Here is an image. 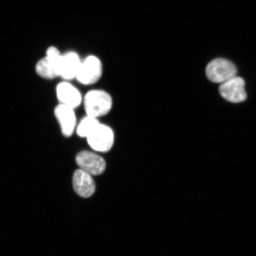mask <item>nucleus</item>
<instances>
[{"label": "nucleus", "mask_w": 256, "mask_h": 256, "mask_svg": "<svg viewBox=\"0 0 256 256\" xmlns=\"http://www.w3.org/2000/svg\"><path fill=\"white\" fill-rule=\"evenodd\" d=\"M86 115L98 118L110 113L113 106V99L108 92L102 90H92L83 98Z\"/></svg>", "instance_id": "f257e3e1"}, {"label": "nucleus", "mask_w": 256, "mask_h": 256, "mask_svg": "<svg viewBox=\"0 0 256 256\" xmlns=\"http://www.w3.org/2000/svg\"><path fill=\"white\" fill-rule=\"evenodd\" d=\"M88 146L94 152H107L114 142V133L107 124H99L92 132L86 138Z\"/></svg>", "instance_id": "f03ea898"}, {"label": "nucleus", "mask_w": 256, "mask_h": 256, "mask_svg": "<svg viewBox=\"0 0 256 256\" xmlns=\"http://www.w3.org/2000/svg\"><path fill=\"white\" fill-rule=\"evenodd\" d=\"M238 72L236 66L230 60L216 58L208 64L206 75L210 82L223 83L234 78Z\"/></svg>", "instance_id": "7ed1b4c3"}, {"label": "nucleus", "mask_w": 256, "mask_h": 256, "mask_svg": "<svg viewBox=\"0 0 256 256\" xmlns=\"http://www.w3.org/2000/svg\"><path fill=\"white\" fill-rule=\"evenodd\" d=\"M103 72V66L100 59L90 56L82 62L76 78L83 85H92L98 82Z\"/></svg>", "instance_id": "20e7f679"}, {"label": "nucleus", "mask_w": 256, "mask_h": 256, "mask_svg": "<svg viewBox=\"0 0 256 256\" xmlns=\"http://www.w3.org/2000/svg\"><path fill=\"white\" fill-rule=\"evenodd\" d=\"M76 162L79 168L92 176L103 174L106 168V162L103 158L89 151L78 153L76 156Z\"/></svg>", "instance_id": "39448f33"}, {"label": "nucleus", "mask_w": 256, "mask_h": 256, "mask_svg": "<svg viewBox=\"0 0 256 256\" xmlns=\"http://www.w3.org/2000/svg\"><path fill=\"white\" fill-rule=\"evenodd\" d=\"M245 82L240 76H236L220 86V95L226 100L232 103L238 104L247 98L245 91Z\"/></svg>", "instance_id": "423d86ee"}, {"label": "nucleus", "mask_w": 256, "mask_h": 256, "mask_svg": "<svg viewBox=\"0 0 256 256\" xmlns=\"http://www.w3.org/2000/svg\"><path fill=\"white\" fill-rule=\"evenodd\" d=\"M54 114L58 122L62 135L71 136L76 127V118L74 108L60 104L54 110Z\"/></svg>", "instance_id": "0eeeda50"}, {"label": "nucleus", "mask_w": 256, "mask_h": 256, "mask_svg": "<svg viewBox=\"0 0 256 256\" xmlns=\"http://www.w3.org/2000/svg\"><path fill=\"white\" fill-rule=\"evenodd\" d=\"M56 94L60 104L74 110L82 104L83 100L78 89L68 82H63L57 85Z\"/></svg>", "instance_id": "6e6552de"}, {"label": "nucleus", "mask_w": 256, "mask_h": 256, "mask_svg": "<svg viewBox=\"0 0 256 256\" xmlns=\"http://www.w3.org/2000/svg\"><path fill=\"white\" fill-rule=\"evenodd\" d=\"M72 185L76 193L82 198L91 197L96 191V184L92 176L80 168L74 172Z\"/></svg>", "instance_id": "1a4fd4ad"}, {"label": "nucleus", "mask_w": 256, "mask_h": 256, "mask_svg": "<svg viewBox=\"0 0 256 256\" xmlns=\"http://www.w3.org/2000/svg\"><path fill=\"white\" fill-rule=\"evenodd\" d=\"M62 56L60 53L48 56L38 62L36 72L38 75L46 79H53L60 76V66Z\"/></svg>", "instance_id": "9d476101"}, {"label": "nucleus", "mask_w": 256, "mask_h": 256, "mask_svg": "<svg viewBox=\"0 0 256 256\" xmlns=\"http://www.w3.org/2000/svg\"><path fill=\"white\" fill-rule=\"evenodd\" d=\"M82 60L75 52H68L62 56L60 66V76L68 81L76 78Z\"/></svg>", "instance_id": "9b49d317"}, {"label": "nucleus", "mask_w": 256, "mask_h": 256, "mask_svg": "<svg viewBox=\"0 0 256 256\" xmlns=\"http://www.w3.org/2000/svg\"><path fill=\"white\" fill-rule=\"evenodd\" d=\"M100 123L98 118L86 115L76 124V133L80 138H86Z\"/></svg>", "instance_id": "f8f14e48"}]
</instances>
